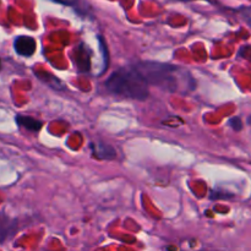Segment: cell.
Here are the masks:
<instances>
[{"instance_id":"obj_1","label":"cell","mask_w":251,"mask_h":251,"mask_svg":"<svg viewBox=\"0 0 251 251\" xmlns=\"http://www.w3.org/2000/svg\"><path fill=\"white\" fill-rule=\"evenodd\" d=\"M134 69L147 85H153L167 92L186 95L195 88L193 75L181 66L157 61H140L135 64Z\"/></svg>"},{"instance_id":"obj_7","label":"cell","mask_w":251,"mask_h":251,"mask_svg":"<svg viewBox=\"0 0 251 251\" xmlns=\"http://www.w3.org/2000/svg\"><path fill=\"white\" fill-rule=\"evenodd\" d=\"M230 124H232L230 126H232L234 130H237V131H239V130L243 127V123L239 118H233V119L230 120Z\"/></svg>"},{"instance_id":"obj_9","label":"cell","mask_w":251,"mask_h":251,"mask_svg":"<svg viewBox=\"0 0 251 251\" xmlns=\"http://www.w3.org/2000/svg\"><path fill=\"white\" fill-rule=\"evenodd\" d=\"M0 69H1V63H0Z\"/></svg>"},{"instance_id":"obj_5","label":"cell","mask_w":251,"mask_h":251,"mask_svg":"<svg viewBox=\"0 0 251 251\" xmlns=\"http://www.w3.org/2000/svg\"><path fill=\"white\" fill-rule=\"evenodd\" d=\"M93 152L102 159H112L115 157V150L108 145H92Z\"/></svg>"},{"instance_id":"obj_3","label":"cell","mask_w":251,"mask_h":251,"mask_svg":"<svg viewBox=\"0 0 251 251\" xmlns=\"http://www.w3.org/2000/svg\"><path fill=\"white\" fill-rule=\"evenodd\" d=\"M36 39L29 36H19L14 42V48L19 55L31 56L36 51Z\"/></svg>"},{"instance_id":"obj_4","label":"cell","mask_w":251,"mask_h":251,"mask_svg":"<svg viewBox=\"0 0 251 251\" xmlns=\"http://www.w3.org/2000/svg\"><path fill=\"white\" fill-rule=\"evenodd\" d=\"M17 230L16 220L7 217L6 215L0 213V243L6 242Z\"/></svg>"},{"instance_id":"obj_2","label":"cell","mask_w":251,"mask_h":251,"mask_svg":"<svg viewBox=\"0 0 251 251\" xmlns=\"http://www.w3.org/2000/svg\"><path fill=\"white\" fill-rule=\"evenodd\" d=\"M104 86L112 95L129 98V100H144L150 95L149 85L135 70L134 66L115 70L107 78Z\"/></svg>"},{"instance_id":"obj_6","label":"cell","mask_w":251,"mask_h":251,"mask_svg":"<svg viewBox=\"0 0 251 251\" xmlns=\"http://www.w3.org/2000/svg\"><path fill=\"white\" fill-rule=\"evenodd\" d=\"M17 123L29 131H38L42 127V123L31 117H21L20 115V117H17Z\"/></svg>"},{"instance_id":"obj_8","label":"cell","mask_w":251,"mask_h":251,"mask_svg":"<svg viewBox=\"0 0 251 251\" xmlns=\"http://www.w3.org/2000/svg\"><path fill=\"white\" fill-rule=\"evenodd\" d=\"M56 2H60V4H65V5H73L75 2V0H55Z\"/></svg>"}]
</instances>
